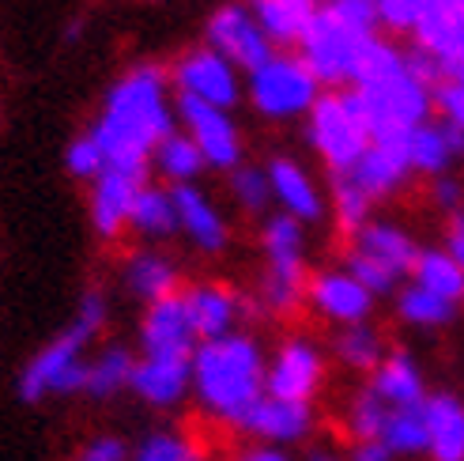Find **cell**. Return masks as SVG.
Listing matches in <instances>:
<instances>
[{"mask_svg":"<svg viewBox=\"0 0 464 461\" xmlns=\"http://www.w3.org/2000/svg\"><path fill=\"white\" fill-rule=\"evenodd\" d=\"M306 303L333 326H355L370 321L374 310V295H370L343 265L340 269H317L306 280Z\"/></svg>","mask_w":464,"mask_h":461,"instance_id":"obj_14","label":"cell"},{"mask_svg":"<svg viewBox=\"0 0 464 461\" xmlns=\"http://www.w3.org/2000/svg\"><path fill=\"white\" fill-rule=\"evenodd\" d=\"M132 371H136V356L125 344H106L102 352H95L87 359V386L83 394L95 401H110L118 397L121 389L132 386Z\"/></svg>","mask_w":464,"mask_h":461,"instance_id":"obj_30","label":"cell"},{"mask_svg":"<svg viewBox=\"0 0 464 461\" xmlns=\"http://www.w3.org/2000/svg\"><path fill=\"white\" fill-rule=\"evenodd\" d=\"M148 171L151 167H113L106 163V171L91 181V197H87V216L95 235L113 242L129 230V216L132 204L140 197V190L148 186Z\"/></svg>","mask_w":464,"mask_h":461,"instance_id":"obj_13","label":"cell"},{"mask_svg":"<svg viewBox=\"0 0 464 461\" xmlns=\"http://www.w3.org/2000/svg\"><path fill=\"white\" fill-rule=\"evenodd\" d=\"M129 230L144 242H162V239H174L178 235V212H174V193L170 186H148L140 190L132 204V216H129Z\"/></svg>","mask_w":464,"mask_h":461,"instance_id":"obj_29","label":"cell"},{"mask_svg":"<svg viewBox=\"0 0 464 461\" xmlns=\"http://www.w3.org/2000/svg\"><path fill=\"white\" fill-rule=\"evenodd\" d=\"M306 461H347V457L336 454V450H329V446H314V450L306 454Z\"/></svg>","mask_w":464,"mask_h":461,"instance_id":"obj_50","label":"cell"},{"mask_svg":"<svg viewBox=\"0 0 464 461\" xmlns=\"http://www.w3.org/2000/svg\"><path fill=\"white\" fill-rule=\"evenodd\" d=\"M427 435L430 461H464V401L453 394H427Z\"/></svg>","mask_w":464,"mask_h":461,"instance_id":"obj_28","label":"cell"},{"mask_svg":"<svg viewBox=\"0 0 464 461\" xmlns=\"http://www.w3.org/2000/svg\"><path fill=\"white\" fill-rule=\"evenodd\" d=\"M129 389L151 408H178L193 394V356H136Z\"/></svg>","mask_w":464,"mask_h":461,"instance_id":"obj_15","label":"cell"},{"mask_svg":"<svg viewBox=\"0 0 464 461\" xmlns=\"http://www.w3.org/2000/svg\"><path fill=\"white\" fill-rule=\"evenodd\" d=\"M446 250L457 258V265L464 269V235H460V230H446Z\"/></svg>","mask_w":464,"mask_h":461,"instance_id":"obj_49","label":"cell"},{"mask_svg":"<svg viewBox=\"0 0 464 461\" xmlns=\"http://www.w3.org/2000/svg\"><path fill=\"white\" fill-rule=\"evenodd\" d=\"M430 99L438 110V122L464 129V83L460 80H438L430 87Z\"/></svg>","mask_w":464,"mask_h":461,"instance_id":"obj_44","label":"cell"},{"mask_svg":"<svg viewBox=\"0 0 464 461\" xmlns=\"http://www.w3.org/2000/svg\"><path fill=\"white\" fill-rule=\"evenodd\" d=\"M324 8L359 34H382V15L374 0H324Z\"/></svg>","mask_w":464,"mask_h":461,"instance_id":"obj_42","label":"cell"},{"mask_svg":"<svg viewBox=\"0 0 464 461\" xmlns=\"http://www.w3.org/2000/svg\"><path fill=\"white\" fill-rule=\"evenodd\" d=\"M343 269L352 272L355 280H359L370 295H374V299H378V295H392V291H397V284H401L382 261H374L370 253H362V250H355V246L343 253Z\"/></svg>","mask_w":464,"mask_h":461,"instance_id":"obj_40","label":"cell"},{"mask_svg":"<svg viewBox=\"0 0 464 461\" xmlns=\"http://www.w3.org/2000/svg\"><path fill=\"white\" fill-rule=\"evenodd\" d=\"M374 394L389 405V408H404V405H423L427 401V378H423V367L415 363L411 352L404 348H389L385 359L370 371L366 382Z\"/></svg>","mask_w":464,"mask_h":461,"instance_id":"obj_25","label":"cell"},{"mask_svg":"<svg viewBox=\"0 0 464 461\" xmlns=\"http://www.w3.org/2000/svg\"><path fill=\"white\" fill-rule=\"evenodd\" d=\"M321 91L324 87L306 68V61L287 50H276L261 68H253L246 76V95H249L253 110L268 122L306 118L314 103L321 99Z\"/></svg>","mask_w":464,"mask_h":461,"instance_id":"obj_7","label":"cell"},{"mask_svg":"<svg viewBox=\"0 0 464 461\" xmlns=\"http://www.w3.org/2000/svg\"><path fill=\"white\" fill-rule=\"evenodd\" d=\"M242 5L257 15L261 31L272 38L276 50H287V45L303 42L321 0H242Z\"/></svg>","mask_w":464,"mask_h":461,"instance_id":"obj_27","label":"cell"},{"mask_svg":"<svg viewBox=\"0 0 464 461\" xmlns=\"http://www.w3.org/2000/svg\"><path fill=\"white\" fill-rule=\"evenodd\" d=\"M261 250H265V284L261 307L268 314H295L306 303V223L287 212H272L261 223Z\"/></svg>","mask_w":464,"mask_h":461,"instance_id":"obj_4","label":"cell"},{"mask_svg":"<svg viewBox=\"0 0 464 461\" xmlns=\"http://www.w3.org/2000/svg\"><path fill=\"white\" fill-rule=\"evenodd\" d=\"M411 276H415L420 288L434 291L438 299H446V303H453V307L464 303V269L457 265V258L446 246L423 250L420 261H415V269H411Z\"/></svg>","mask_w":464,"mask_h":461,"instance_id":"obj_33","label":"cell"},{"mask_svg":"<svg viewBox=\"0 0 464 461\" xmlns=\"http://www.w3.org/2000/svg\"><path fill=\"white\" fill-rule=\"evenodd\" d=\"M174 113H178V125L193 136V144L200 148L204 163L212 171H235L242 167V132L230 118V110L219 106H208L200 99L189 95H174Z\"/></svg>","mask_w":464,"mask_h":461,"instance_id":"obj_12","label":"cell"},{"mask_svg":"<svg viewBox=\"0 0 464 461\" xmlns=\"http://www.w3.org/2000/svg\"><path fill=\"white\" fill-rule=\"evenodd\" d=\"M132 461H200V450L189 435L162 427V431H148L132 446Z\"/></svg>","mask_w":464,"mask_h":461,"instance_id":"obj_39","label":"cell"},{"mask_svg":"<svg viewBox=\"0 0 464 461\" xmlns=\"http://www.w3.org/2000/svg\"><path fill=\"white\" fill-rule=\"evenodd\" d=\"M374 5H378L385 34H411L427 8V0H374Z\"/></svg>","mask_w":464,"mask_h":461,"instance_id":"obj_43","label":"cell"},{"mask_svg":"<svg viewBox=\"0 0 464 461\" xmlns=\"http://www.w3.org/2000/svg\"><path fill=\"white\" fill-rule=\"evenodd\" d=\"M110 318V303L102 291H83L72 321L45 344V348L23 367L19 397L38 405L45 397H72L87 386V344L95 340Z\"/></svg>","mask_w":464,"mask_h":461,"instance_id":"obj_3","label":"cell"},{"mask_svg":"<svg viewBox=\"0 0 464 461\" xmlns=\"http://www.w3.org/2000/svg\"><path fill=\"white\" fill-rule=\"evenodd\" d=\"M265 174H268V186H272V204H280V212L295 216L298 223H317L324 216V193L298 159L272 155Z\"/></svg>","mask_w":464,"mask_h":461,"instance_id":"obj_19","label":"cell"},{"mask_svg":"<svg viewBox=\"0 0 464 461\" xmlns=\"http://www.w3.org/2000/svg\"><path fill=\"white\" fill-rule=\"evenodd\" d=\"M242 435H249V443H272V446H291L303 443L314 431V405L303 401H280V397H261L253 405L242 424L235 427Z\"/></svg>","mask_w":464,"mask_h":461,"instance_id":"obj_16","label":"cell"},{"mask_svg":"<svg viewBox=\"0 0 464 461\" xmlns=\"http://www.w3.org/2000/svg\"><path fill=\"white\" fill-rule=\"evenodd\" d=\"M170 87L174 95H189L208 106L219 110H235L242 103V73L230 64L223 54H216L212 45H193L185 50L170 68Z\"/></svg>","mask_w":464,"mask_h":461,"instance_id":"obj_9","label":"cell"},{"mask_svg":"<svg viewBox=\"0 0 464 461\" xmlns=\"http://www.w3.org/2000/svg\"><path fill=\"white\" fill-rule=\"evenodd\" d=\"M430 181H434V186H430V197H434L438 209H442L446 216L457 212L460 204H464V186H460V181H457L453 174H438V178H430Z\"/></svg>","mask_w":464,"mask_h":461,"instance_id":"obj_46","label":"cell"},{"mask_svg":"<svg viewBox=\"0 0 464 461\" xmlns=\"http://www.w3.org/2000/svg\"><path fill=\"white\" fill-rule=\"evenodd\" d=\"M151 167L170 181V186H193V181L208 171L200 148L193 144V136L185 129H174L159 141V148L151 152Z\"/></svg>","mask_w":464,"mask_h":461,"instance_id":"obj_31","label":"cell"},{"mask_svg":"<svg viewBox=\"0 0 464 461\" xmlns=\"http://www.w3.org/2000/svg\"><path fill=\"white\" fill-rule=\"evenodd\" d=\"M230 197H235V204L246 216H265L272 204V186H268L265 167L242 163L230 171Z\"/></svg>","mask_w":464,"mask_h":461,"instance_id":"obj_38","label":"cell"},{"mask_svg":"<svg viewBox=\"0 0 464 461\" xmlns=\"http://www.w3.org/2000/svg\"><path fill=\"white\" fill-rule=\"evenodd\" d=\"M385 340L382 333L370 326V321H355V326H340L336 340H333V356L347 367V371H359L370 375L374 367L385 359Z\"/></svg>","mask_w":464,"mask_h":461,"instance_id":"obj_35","label":"cell"},{"mask_svg":"<svg viewBox=\"0 0 464 461\" xmlns=\"http://www.w3.org/2000/svg\"><path fill=\"white\" fill-rule=\"evenodd\" d=\"M197 333L189 310H185V299L167 295L151 303L140 318V356H193L197 352Z\"/></svg>","mask_w":464,"mask_h":461,"instance_id":"obj_17","label":"cell"},{"mask_svg":"<svg viewBox=\"0 0 464 461\" xmlns=\"http://www.w3.org/2000/svg\"><path fill=\"white\" fill-rule=\"evenodd\" d=\"M181 299H185V310H189L197 340H219L238 329L242 295L235 288H227L219 280H204V284L185 288Z\"/></svg>","mask_w":464,"mask_h":461,"instance_id":"obj_20","label":"cell"},{"mask_svg":"<svg viewBox=\"0 0 464 461\" xmlns=\"http://www.w3.org/2000/svg\"><path fill=\"white\" fill-rule=\"evenodd\" d=\"M385 417H389V405H385L370 386H362L359 394L352 397V405H347V412H343V427H347V435H352L355 443L378 439Z\"/></svg>","mask_w":464,"mask_h":461,"instance_id":"obj_37","label":"cell"},{"mask_svg":"<svg viewBox=\"0 0 464 461\" xmlns=\"http://www.w3.org/2000/svg\"><path fill=\"white\" fill-rule=\"evenodd\" d=\"M306 136L310 148L321 155V163L329 167V174L352 171L370 148V129L355 91H321V99L306 113Z\"/></svg>","mask_w":464,"mask_h":461,"instance_id":"obj_6","label":"cell"},{"mask_svg":"<svg viewBox=\"0 0 464 461\" xmlns=\"http://www.w3.org/2000/svg\"><path fill=\"white\" fill-rule=\"evenodd\" d=\"M415 50L446 57L464 45V0H427V8L408 34Z\"/></svg>","mask_w":464,"mask_h":461,"instance_id":"obj_26","label":"cell"},{"mask_svg":"<svg viewBox=\"0 0 464 461\" xmlns=\"http://www.w3.org/2000/svg\"><path fill=\"white\" fill-rule=\"evenodd\" d=\"M204 45H212L216 54H223L246 76L253 73V68H261L276 54L272 38L261 31L257 15H253L242 0H227V5H219L212 15H208V23H204Z\"/></svg>","mask_w":464,"mask_h":461,"instance_id":"obj_10","label":"cell"},{"mask_svg":"<svg viewBox=\"0 0 464 461\" xmlns=\"http://www.w3.org/2000/svg\"><path fill=\"white\" fill-rule=\"evenodd\" d=\"M64 167H68V174L80 178V181H95V178L106 171V155H102V148H99L95 136L80 132L76 141L64 148Z\"/></svg>","mask_w":464,"mask_h":461,"instance_id":"obj_41","label":"cell"},{"mask_svg":"<svg viewBox=\"0 0 464 461\" xmlns=\"http://www.w3.org/2000/svg\"><path fill=\"white\" fill-rule=\"evenodd\" d=\"M352 91H355L359 110H362V118H366L370 141L408 136L411 129H420L423 122H430V113H434L430 87L411 73L408 61L401 68H392V73L378 76V80L355 83Z\"/></svg>","mask_w":464,"mask_h":461,"instance_id":"obj_5","label":"cell"},{"mask_svg":"<svg viewBox=\"0 0 464 461\" xmlns=\"http://www.w3.org/2000/svg\"><path fill=\"white\" fill-rule=\"evenodd\" d=\"M397 318L411 329H442L457 318V307L420 284H408L404 291H397Z\"/></svg>","mask_w":464,"mask_h":461,"instance_id":"obj_36","label":"cell"},{"mask_svg":"<svg viewBox=\"0 0 464 461\" xmlns=\"http://www.w3.org/2000/svg\"><path fill=\"white\" fill-rule=\"evenodd\" d=\"M374 38L378 34L352 31L347 23H340L329 8L321 5L314 23L303 34V42H298V57L306 61V68L317 76V83L324 91H343V87H355L362 54H366V45Z\"/></svg>","mask_w":464,"mask_h":461,"instance_id":"obj_8","label":"cell"},{"mask_svg":"<svg viewBox=\"0 0 464 461\" xmlns=\"http://www.w3.org/2000/svg\"><path fill=\"white\" fill-rule=\"evenodd\" d=\"M72 461H132V446L121 435H95L76 450Z\"/></svg>","mask_w":464,"mask_h":461,"instance_id":"obj_45","label":"cell"},{"mask_svg":"<svg viewBox=\"0 0 464 461\" xmlns=\"http://www.w3.org/2000/svg\"><path fill=\"white\" fill-rule=\"evenodd\" d=\"M230 461H295L291 454H287V446H272V443H249V446H242Z\"/></svg>","mask_w":464,"mask_h":461,"instance_id":"obj_47","label":"cell"},{"mask_svg":"<svg viewBox=\"0 0 464 461\" xmlns=\"http://www.w3.org/2000/svg\"><path fill=\"white\" fill-rule=\"evenodd\" d=\"M378 439L389 446L392 457H427L430 435H427V412H423V405L389 408Z\"/></svg>","mask_w":464,"mask_h":461,"instance_id":"obj_32","label":"cell"},{"mask_svg":"<svg viewBox=\"0 0 464 461\" xmlns=\"http://www.w3.org/2000/svg\"><path fill=\"white\" fill-rule=\"evenodd\" d=\"M411 171L423 178L450 174L457 159H464V129L446 125V122H423L420 129H411L404 136Z\"/></svg>","mask_w":464,"mask_h":461,"instance_id":"obj_23","label":"cell"},{"mask_svg":"<svg viewBox=\"0 0 464 461\" xmlns=\"http://www.w3.org/2000/svg\"><path fill=\"white\" fill-rule=\"evenodd\" d=\"M178 129L170 73L162 64H132L110 83L102 110L87 132L99 141L113 167H151V152Z\"/></svg>","mask_w":464,"mask_h":461,"instance_id":"obj_1","label":"cell"},{"mask_svg":"<svg viewBox=\"0 0 464 461\" xmlns=\"http://www.w3.org/2000/svg\"><path fill=\"white\" fill-rule=\"evenodd\" d=\"M352 246L370 253L374 261H382L392 276H397V280L401 276H411L415 261H420V253H423V246L415 242L411 230H404L401 223H392V220H378V216L355 230Z\"/></svg>","mask_w":464,"mask_h":461,"instance_id":"obj_22","label":"cell"},{"mask_svg":"<svg viewBox=\"0 0 464 461\" xmlns=\"http://www.w3.org/2000/svg\"><path fill=\"white\" fill-rule=\"evenodd\" d=\"M121 284H125V291L132 299H140L144 307H151V303H159V299L178 295L181 272L162 250L140 246L121 261Z\"/></svg>","mask_w":464,"mask_h":461,"instance_id":"obj_24","label":"cell"},{"mask_svg":"<svg viewBox=\"0 0 464 461\" xmlns=\"http://www.w3.org/2000/svg\"><path fill=\"white\" fill-rule=\"evenodd\" d=\"M355 181L374 197V201H385L397 190H404L408 181L415 178L411 171V159H408V144L404 136H389V141H370L366 155L352 167Z\"/></svg>","mask_w":464,"mask_h":461,"instance_id":"obj_21","label":"cell"},{"mask_svg":"<svg viewBox=\"0 0 464 461\" xmlns=\"http://www.w3.org/2000/svg\"><path fill=\"white\" fill-rule=\"evenodd\" d=\"M329 201H333V216H336V227L343 230L347 239L355 235L362 223L374 220V209L378 201L370 197L352 171H340V174H329Z\"/></svg>","mask_w":464,"mask_h":461,"instance_id":"obj_34","label":"cell"},{"mask_svg":"<svg viewBox=\"0 0 464 461\" xmlns=\"http://www.w3.org/2000/svg\"><path fill=\"white\" fill-rule=\"evenodd\" d=\"M170 193H174V212H178V235H185V242L208 253V258L223 253L230 242V223L216 209V201L197 181L193 186H170Z\"/></svg>","mask_w":464,"mask_h":461,"instance_id":"obj_18","label":"cell"},{"mask_svg":"<svg viewBox=\"0 0 464 461\" xmlns=\"http://www.w3.org/2000/svg\"><path fill=\"white\" fill-rule=\"evenodd\" d=\"M347 461H392V454H389V446L382 439H362V443L352 446Z\"/></svg>","mask_w":464,"mask_h":461,"instance_id":"obj_48","label":"cell"},{"mask_svg":"<svg viewBox=\"0 0 464 461\" xmlns=\"http://www.w3.org/2000/svg\"><path fill=\"white\" fill-rule=\"evenodd\" d=\"M324 352L317 348V340L310 337H287L276 344V352L268 356L265 367V394L280 401H303L310 405L321 386H324Z\"/></svg>","mask_w":464,"mask_h":461,"instance_id":"obj_11","label":"cell"},{"mask_svg":"<svg viewBox=\"0 0 464 461\" xmlns=\"http://www.w3.org/2000/svg\"><path fill=\"white\" fill-rule=\"evenodd\" d=\"M265 367L257 337L242 329L219 340H200L193 352V394L208 417L227 427H238L246 412L265 397Z\"/></svg>","mask_w":464,"mask_h":461,"instance_id":"obj_2","label":"cell"}]
</instances>
